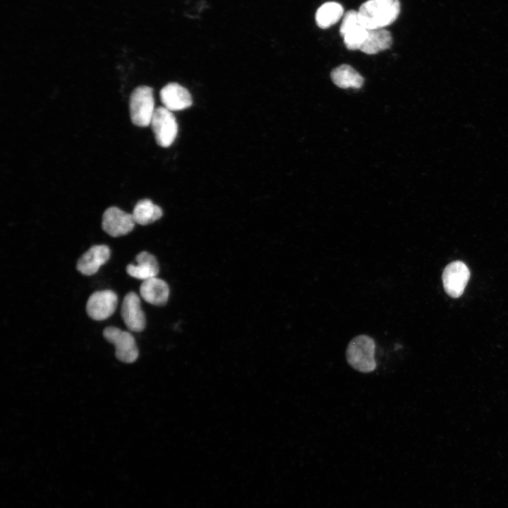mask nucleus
<instances>
[{
    "label": "nucleus",
    "mask_w": 508,
    "mask_h": 508,
    "mask_svg": "<svg viewBox=\"0 0 508 508\" xmlns=\"http://www.w3.org/2000/svg\"><path fill=\"white\" fill-rule=\"evenodd\" d=\"M344 14V8L341 4L334 1L326 2L316 11V23L320 28H328L337 23Z\"/></svg>",
    "instance_id": "obj_17"
},
{
    "label": "nucleus",
    "mask_w": 508,
    "mask_h": 508,
    "mask_svg": "<svg viewBox=\"0 0 508 508\" xmlns=\"http://www.w3.org/2000/svg\"><path fill=\"white\" fill-rule=\"evenodd\" d=\"M150 126L159 146L167 147L174 143L178 133V124L172 111L164 107L156 108Z\"/></svg>",
    "instance_id": "obj_4"
},
{
    "label": "nucleus",
    "mask_w": 508,
    "mask_h": 508,
    "mask_svg": "<svg viewBox=\"0 0 508 508\" xmlns=\"http://www.w3.org/2000/svg\"><path fill=\"white\" fill-rule=\"evenodd\" d=\"M160 99L163 107L171 111H181L192 104L191 95L182 85L170 83L162 88Z\"/></svg>",
    "instance_id": "obj_10"
},
{
    "label": "nucleus",
    "mask_w": 508,
    "mask_h": 508,
    "mask_svg": "<svg viewBox=\"0 0 508 508\" xmlns=\"http://www.w3.org/2000/svg\"><path fill=\"white\" fill-rule=\"evenodd\" d=\"M332 82L340 88H360L364 79L353 67L348 64H341L331 72Z\"/></svg>",
    "instance_id": "obj_15"
},
{
    "label": "nucleus",
    "mask_w": 508,
    "mask_h": 508,
    "mask_svg": "<svg viewBox=\"0 0 508 508\" xmlns=\"http://www.w3.org/2000/svg\"><path fill=\"white\" fill-rule=\"evenodd\" d=\"M107 341L115 346L116 357L121 361L131 363L138 357V349L133 335L116 327H108L103 331Z\"/></svg>",
    "instance_id": "obj_5"
},
{
    "label": "nucleus",
    "mask_w": 508,
    "mask_h": 508,
    "mask_svg": "<svg viewBox=\"0 0 508 508\" xmlns=\"http://www.w3.org/2000/svg\"><path fill=\"white\" fill-rule=\"evenodd\" d=\"M374 340L365 334L358 335L351 340L346 351L348 363L361 373H370L376 368L374 358Z\"/></svg>",
    "instance_id": "obj_2"
},
{
    "label": "nucleus",
    "mask_w": 508,
    "mask_h": 508,
    "mask_svg": "<svg viewBox=\"0 0 508 508\" xmlns=\"http://www.w3.org/2000/svg\"><path fill=\"white\" fill-rule=\"evenodd\" d=\"M135 221L132 214L119 207H110L102 215V229L112 237H118L130 233L134 228Z\"/></svg>",
    "instance_id": "obj_7"
},
{
    "label": "nucleus",
    "mask_w": 508,
    "mask_h": 508,
    "mask_svg": "<svg viewBox=\"0 0 508 508\" xmlns=\"http://www.w3.org/2000/svg\"><path fill=\"white\" fill-rule=\"evenodd\" d=\"M392 44V37L386 29L368 30L367 37L360 50L367 54H375L389 49Z\"/></svg>",
    "instance_id": "obj_14"
},
{
    "label": "nucleus",
    "mask_w": 508,
    "mask_h": 508,
    "mask_svg": "<svg viewBox=\"0 0 508 508\" xmlns=\"http://www.w3.org/2000/svg\"><path fill=\"white\" fill-rule=\"evenodd\" d=\"M469 276L468 268L463 262H451L445 267L442 274L445 291L453 298L459 297L464 291Z\"/></svg>",
    "instance_id": "obj_8"
},
{
    "label": "nucleus",
    "mask_w": 508,
    "mask_h": 508,
    "mask_svg": "<svg viewBox=\"0 0 508 508\" xmlns=\"http://www.w3.org/2000/svg\"><path fill=\"white\" fill-rule=\"evenodd\" d=\"M137 264H129L126 267L127 273L136 279L143 281L157 277L159 266L156 258L147 251H142L135 258Z\"/></svg>",
    "instance_id": "obj_13"
},
{
    "label": "nucleus",
    "mask_w": 508,
    "mask_h": 508,
    "mask_svg": "<svg viewBox=\"0 0 508 508\" xmlns=\"http://www.w3.org/2000/svg\"><path fill=\"white\" fill-rule=\"evenodd\" d=\"M368 30L358 25L344 32L341 36L346 48L349 50L360 49L367 37Z\"/></svg>",
    "instance_id": "obj_18"
},
{
    "label": "nucleus",
    "mask_w": 508,
    "mask_h": 508,
    "mask_svg": "<svg viewBox=\"0 0 508 508\" xmlns=\"http://www.w3.org/2000/svg\"><path fill=\"white\" fill-rule=\"evenodd\" d=\"M140 294L147 303L155 306H164L169 298V288L166 282L155 277L143 282Z\"/></svg>",
    "instance_id": "obj_12"
},
{
    "label": "nucleus",
    "mask_w": 508,
    "mask_h": 508,
    "mask_svg": "<svg viewBox=\"0 0 508 508\" xmlns=\"http://www.w3.org/2000/svg\"><path fill=\"white\" fill-rule=\"evenodd\" d=\"M132 215L135 224L147 225L159 219L162 216V210L152 200L143 199L135 204Z\"/></svg>",
    "instance_id": "obj_16"
},
{
    "label": "nucleus",
    "mask_w": 508,
    "mask_h": 508,
    "mask_svg": "<svg viewBox=\"0 0 508 508\" xmlns=\"http://www.w3.org/2000/svg\"><path fill=\"white\" fill-rule=\"evenodd\" d=\"M358 25H361L358 15V11L350 10L346 11L340 26L339 32L342 35L349 29H351Z\"/></svg>",
    "instance_id": "obj_19"
},
{
    "label": "nucleus",
    "mask_w": 508,
    "mask_h": 508,
    "mask_svg": "<svg viewBox=\"0 0 508 508\" xmlns=\"http://www.w3.org/2000/svg\"><path fill=\"white\" fill-rule=\"evenodd\" d=\"M121 317L128 329L139 332L146 325L145 314L141 308L140 299L137 294L128 292L121 304Z\"/></svg>",
    "instance_id": "obj_9"
},
{
    "label": "nucleus",
    "mask_w": 508,
    "mask_h": 508,
    "mask_svg": "<svg viewBox=\"0 0 508 508\" xmlns=\"http://www.w3.org/2000/svg\"><path fill=\"white\" fill-rule=\"evenodd\" d=\"M117 304L118 297L115 292L111 290L98 291L89 297L86 311L92 319L104 320L114 313Z\"/></svg>",
    "instance_id": "obj_6"
},
{
    "label": "nucleus",
    "mask_w": 508,
    "mask_h": 508,
    "mask_svg": "<svg viewBox=\"0 0 508 508\" xmlns=\"http://www.w3.org/2000/svg\"><path fill=\"white\" fill-rule=\"evenodd\" d=\"M399 13V0H368L358 11L359 21L367 30L382 29L391 25Z\"/></svg>",
    "instance_id": "obj_1"
},
{
    "label": "nucleus",
    "mask_w": 508,
    "mask_h": 508,
    "mask_svg": "<svg viewBox=\"0 0 508 508\" xmlns=\"http://www.w3.org/2000/svg\"><path fill=\"white\" fill-rule=\"evenodd\" d=\"M153 90L142 85L132 92L129 100L130 116L132 123L139 127H146L155 111Z\"/></svg>",
    "instance_id": "obj_3"
},
{
    "label": "nucleus",
    "mask_w": 508,
    "mask_h": 508,
    "mask_svg": "<svg viewBox=\"0 0 508 508\" xmlns=\"http://www.w3.org/2000/svg\"><path fill=\"white\" fill-rule=\"evenodd\" d=\"M109 257L110 249L107 246H92L79 258L76 268L84 275H92L107 262Z\"/></svg>",
    "instance_id": "obj_11"
}]
</instances>
